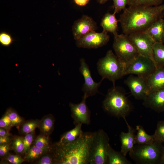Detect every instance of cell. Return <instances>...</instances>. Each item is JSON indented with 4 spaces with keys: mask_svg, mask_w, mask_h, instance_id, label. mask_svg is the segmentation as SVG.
<instances>
[{
    "mask_svg": "<svg viewBox=\"0 0 164 164\" xmlns=\"http://www.w3.org/2000/svg\"><path fill=\"white\" fill-rule=\"evenodd\" d=\"M107 32L103 31L101 32L91 31L76 40L77 46L79 48L96 49L107 44L110 39Z\"/></svg>",
    "mask_w": 164,
    "mask_h": 164,
    "instance_id": "30bf717a",
    "label": "cell"
},
{
    "mask_svg": "<svg viewBox=\"0 0 164 164\" xmlns=\"http://www.w3.org/2000/svg\"><path fill=\"white\" fill-rule=\"evenodd\" d=\"M40 120H31L23 122L19 126L20 132L23 135L34 132L35 130L38 128Z\"/></svg>",
    "mask_w": 164,
    "mask_h": 164,
    "instance_id": "484cf974",
    "label": "cell"
},
{
    "mask_svg": "<svg viewBox=\"0 0 164 164\" xmlns=\"http://www.w3.org/2000/svg\"><path fill=\"white\" fill-rule=\"evenodd\" d=\"M11 136L2 137L0 136V145L2 144H10L12 138Z\"/></svg>",
    "mask_w": 164,
    "mask_h": 164,
    "instance_id": "f35d334b",
    "label": "cell"
},
{
    "mask_svg": "<svg viewBox=\"0 0 164 164\" xmlns=\"http://www.w3.org/2000/svg\"><path fill=\"white\" fill-rule=\"evenodd\" d=\"M54 122V117L52 115L44 116L40 120L38 127L41 134L49 137L53 130Z\"/></svg>",
    "mask_w": 164,
    "mask_h": 164,
    "instance_id": "44dd1931",
    "label": "cell"
},
{
    "mask_svg": "<svg viewBox=\"0 0 164 164\" xmlns=\"http://www.w3.org/2000/svg\"><path fill=\"white\" fill-rule=\"evenodd\" d=\"M34 140V132L26 134L23 137V143L24 145V154L26 155L28 153L31 145Z\"/></svg>",
    "mask_w": 164,
    "mask_h": 164,
    "instance_id": "d6a6232c",
    "label": "cell"
},
{
    "mask_svg": "<svg viewBox=\"0 0 164 164\" xmlns=\"http://www.w3.org/2000/svg\"><path fill=\"white\" fill-rule=\"evenodd\" d=\"M128 36L139 55L148 57L154 61L153 46L155 42L145 32H140Z\"/></svg>",
    "mask_w": 164,
    "mask_h": 164,
    "instance_id": "9c48e42d",
    "label": "cell"
},
{
    "mask_svg": "<svg viewBox=\"0 0 164 164\" xmlns=\"http://www.w3.org/2000/svg\"><path fill=\"white\" fill-rule=\"evenodd\" d=\"M109 0H97L98 2L100 4H104Z\"/></svg>",
    "mask_w": 164,
    "mask_h": 164,
    "instance_id": "b9f144b4",
    "label": "cell"
},
{
    "mask_svg": "<svg viewBox=\"0 0 164 164\" xmlns=\"http://www.w3.org/2000/svg\"><path fill=\"white\" fill-rule=\"evenodd\" d=\"M135 98L144 100L148 95L146 79L130 74L124 81Z\"/></svg>",
    "mask_w": 164,
    "mask_h": 164,
    "instance_id": "7c38bea8",
    "label": "cell"
},
{
    "mask_svg": "<svg viewBox=\"0 0 164 164\" xmlns=\"http://www.w3.org/2000/svg\"><path fill=\"white\" fill-rule=\"evenodd\" d=\"M12 127L8 116L5 113L0 120V127L5 128L9 131Z\"/></svg>",
    "mask_w": 164,
    "mask_h": 164,
    "instance_id": "8d00e7d4",
    "label": "cell"
},
{
    "mask_svg": "<svg viewBox=\"0 0 164 164\" xmlns=\"http://www.w3.org/2000/svg\"><path fill=\"white\" fill-rule=\"evenodd\" d=\"M12 149L17 155H20L24 154V145L23 137L15 136L12 139L10 144Z\"/></svg>",
    "mask_w": 164,
    "mask_h": 164,
    "instance_id": "4316f807",
    "label": "cell"
},
{
    "mask_svg": "<svg viewBox=\"0 0 164 164\" xmlns=\"http://www.w3.org/2000/svg\"><path fill=\"white\" fill-rule=\"evenodd\" d=\"M104 110L118 118L126 117L132 111V105L123 91L114 86L109 89L103 102Z\"/></svg>",
    "mask_w": 164,
    "mask_h": 164,
    "instance_id": "3957f363",
    "label": "cell"
},
{
    "mask_svg": "<svg viewBox=\"0 0 164 164\" xmlns=\"http://www.w3.org/2000/svg\"><path fill=\"white\" fill-rule=\"evenodd\" d=\"M94 132H84L75 141L66 144L57 142L52 146L54 164H89L90 148Z\"/></svg>",
    "mask_w": 164,
    "mask_h": 164,
    "instance_id": "7a4b0ae2",
    "label": "cell"
},
{
    "mask_svg": "<svg viewBox=\"0 0 164 164\" xmlns=\"http://www.w3.org/2000/svg\"><path fill=\"white\" fill-rule=\"evenodd\" d=\"M125 121L128 128V132L127 133L121 132L120 138L121 144L120 152L126 156L127 154L133 149L136 142L135 130L128 124L126 120Z\"/></svg>",
    "mask_w": 164,
    "mask_h": 164,
    "instance_id": "e0dca14e",
    "label": "cell"
},
{
    "mask_svg": "<svg viewBox=\"0 0 164 164\" xmlns=\"http://www.w3.org/2000/svg\"><path fill=\"white\" fill-rule=\"evenodd\" d=\"M5 158V160L8 162L12 164H20L26 160L20 155L8 154Z\"/></svg>",
    "mask_w": 164,
    "mask_h": 164,
    "instance_id": "836d02e7",
    "label": "cell"
},
{
    "mask_svg": "<svg viewBox=\"0 0 164 164\" xmlns=\"http://www.w3.org/2000/svg\"><path fill=\"white\" fill-rule=\"evenodd\" d=\"M86 99L83 96L82 101L79 103H70L69 104L72 117L75 126L79 123L86 125L90 123V111L86 104Z\"/></svg>",
    "mask_w": 164,
    "mask_h": 164,
    "instance_id": "5bb4252c",
    "label": "cell"
},
{
    "mask_svg": "<svg viewBox=\"0 0 164 164\" xmlns=\"http://www.w3.org/2000/svg\"><path fill=\"white\" fill-rule=\"evenodd\" d=\"M164 0H128L129 6L139 5L156 6L161 5Z\"/></svg>",
    "mask_w": 164,
    "mask_h": 164,
    "instance_id": "83f0119b",
    "label": "cell"
},
{
    "mask_svg": "<svg viewBox=\"0 0 164 164\" xmlns=\"http://www.w3.org/2000/svg\"><path fill=\"white\" fill-rule=\"evenodd\" d=\"M90 0H74L76 4L78 6H83L87 4Z\"/></svg>",
    "mask_w": 164,
    "mask_h": 164,
    "instance_id": "60d3db41",
    "label": "cell"
},
{
    "mask_svg": "<svg viewBox=\"0 0 164 164\" xmlns=\"http://www.w3.org/2000/svg\"><path fill=\"white\" fill-rule=\"evenodd\" d=\"M8 115L12 127L19 126L24 122L23 118L12 108H9L5 112Z\"/></svg>",
    "mask_w": 164,
    "mask_h": 164,
    "instance_id": "f1b7e54d",
    "label": "cell"
},
{
    "mask_svg": "<svg viewBox=\"0 0 164 164\" xmlns=\"http://www.w3.org/2000/svg\"><path fill=\"white\" fill-rule=\"evenodd\" d=\"M157 67L155 63L151 59L138 55L125 66V75L135 74L146 79Z\"/></svg>",
    "mask_w": 164,
    "mask_h": 164,
    "instance_id": "ba28073f",
    "label": "cell"
},
{
    "mask_svg": "<svg viewBox=\"0 0 164 164\" xmlns=\"http://www.w3.org/2000/svg\"><path fill=\"white\" fill-rule=\"evenodd\" d=\"M109 142L108 135L103 129L94 132L90 150L89 164H107Z\"/></svg>",
    "mask_w": 164,
    "mask_h": 164,
    "instance_id": "8992f818",
    "label": "cell"
},
{
    "mask_svg": "<svg viewBox=\"0 0 164 164\" xmlns=\"http://www.w3.org/2000/svg\"><path fill=\"white\" fill-rule=\"evenodd\" d=\"M13 40L11 36L5 32H2L0 34V43L3 46H8L12 43Z\"/></svg>",
    "mask_w": 164,
    "mask_h": 164,
    "instance_id": "d590c367",
    "label": "cell"
},
{
    "mask_svg": "<svg viewBox=\"0 0 164 164\" xmlns=\"http://www.w3.org/2000/svg\"><path fill=\"white\" fill-rule=\"evenodd\" d=\"M146 81L148 95L164 88V67H157Z\"/></svg>",
    "mask_w": 164,
    "mask_h": 164,
    "instance_id": "2e32d148",
    "label": "cell"
},
{
    "mask_svg": "<svg viewBox=\"0 0 164 164\" xmlns=\"http://www.w3.org/2000/svg\"><path fill=\"white\" fill-rule=\"evenodd\" d=\"M36 146L42 149L50 148L49 137L41 134L38 135L33 141V144Z\"/></svg>",
    "mask_w": 164,
    "mask_h": 164,
    "instance_id": "f546056e",
    "label": "cell"
},
{
    "mask_svg": "<svg viewBox=\"0 0 164 164\" xmlns=\"http://www.w3.org/2000/svg\"><path fill=\"white\" fill-rule=\"evenodd\" d=\"M82 124L79 123L73 129L64 133L57 142L59 144H66L72 142L78 139L84 132L81 128Z\"/></svg>",
    "mask_w": 164,
    "mask_h": 164,
    "instance_id": "ffe728a7",
    "label": "cell"
},
{
    "mask_svg": "<svg viewBox=\"0 0 164 164\" xmlns=\"http://www.w3.org/2000/svg\"><path fill=\"white\" fill-rule=\"evenodd\" d=\"M162 143L155 140L152 144L135 145L129 156L136 164H161L164 152Z\"/></svg>",
    "mask_w": 164,
    "mask_h": 164,
    "instance_id": "277c9868",
    "label": "cell"
},
{
    "mask_svg": "<svg viewBox=\"0 0 164 164\" xmlns=\"http://www.w3.org/2000/svg\"><path fill=\"white\" fill-rule=\"evenodd\" d=\"M143 105L155 112L164 111V88L149 94L143 100Z\"/></svg>",
    "mask_w": 164,
    "mask_h": 164,
    "instance_id": "9a60e30c",
    "label": "cell"
},
{
    "mask_svg": "<svg viewBox=\"0 0 164 164\" xmlns=\"http://www.w3.org/2000/svg\"><path fill=\"white\" fill-rule=\"evenodd\" d=\"M115 14L109 12L106 13L102 18L101 26L102 28L103 31L106 32H110L114 36L117 34L118 20L116 19Z\"/></svg>",
    "mask_w": 164,
    "mask_h": 164,
    "instance_id": "d6986e66",
    "label": "cell"
},
{
    "mask_svg": "<svg viewBox=\"0 0 164 164\" xmlns=\"http://www.w3.org/2000/svg\"><path fill=\"white\" fill-rule=\"evenodd\" d=\"M97 68L102 79H108L115 86V81L125 76V65L111 50H109L104 57L99 59L97 63Z\"/></svg>",
    "mask_w": 164,
    "mask_h": 164,
    "instance_id": "5b68a950",
    "label": "cell"
},
{
    "mask_svg": "<svg viewBox=\"0 0 164 164\" xmlns=\"http://www.w3.org/2000/svg\"><path fill=\"white\" fill-rule=\"evenodd\" d=\"M137 131L135 135L136 144L138 145H149L152 144L155 140L153 135L148 134L143 127L141 125L136 126Z\"/></svg>",
    "mask_w": 164,
    "mask_h": 164,
    "instance_id": "603a6c76",
    "label": "cell"
},
{
    "mask_svg": "<svg viewBox=\"0 0 164 164\" xmlns=\"http://www.w3.org/2000/svg\"><path fill=\"white\" fill-rule=\"evenodd\" d=\"M161 164H164V152L162 158Z\"/></svg>",
    "mask_w": 164,
    "mask_h": 164,
    "instance_id": "7bdbcfd3",
    "label": "cell"
},
{
    "mask_svg": "<svg viewBox=\"0 0 164 164\" xmlns=\"http://www.w3.org/2000/svg\"><path fill=\"white\" fill-rule=\"evenodd\" d=\"M113 48L116 56L125 66L139 55L128 36L123 33L114 36Z\"/></svg>",
    "mask_w": 164,
    "mask_h": 164,
    "instance_id": "52a82bcc",
    "label": "cell"
},
{
    "mask_svg": "<svg viewBox=\"0 0 164 164\" xmlns=\"http://www.w3.org/2000/svg\"><path fill=\"white\" fill-rule=\"evenodd\" d=\"M155 42L164 43V19L160 18L153 23L145 31Z\"/></svg>",
    "mask_w": 164,
    "mask_h": 164,
    "instance_id": "ac0fdd59",
    "label": "cell"
},
{
    "mask_svg": "<svg viewBox=\"0 0 164 164\" xmlns=\"http://www.w3.org/2000/svg\"><path fill=\"white\" fill-rule=\"evenodd\" d=\"M113 8L114 9V12L115 14L119 12L121 10H124L128 5V0H113Z\"/></svg>",
    "mask_w": 164,
    "mask_h": 164,
    "instance_id": "e575fe53",
    "label": "cell"
},
{
    "mask_svg": "<svg viewBox=\"0 0 164 164\" xmlns=\"http://www.w3.org/2000/svg\"><path fill=\"white\" fill-rule=\"evenodd\" d=\"M51 147L42 149L32 144L30 148L28 153L25 156L24 159L26 161L28 162H36L43 155L50 151Z\"/></svg>",
    "mask_w": 164,
    "mask_h": 164,
    "instance_id": "cb8c5ba5",
    "label": "cell"
},
{
    "mask_svg": "<svg viewBox=\"0 0 164 164\" xmlns=\"http://www.w3.org/2000/svg\"><path fill=\"white\" fill-rule=\"evenodd\" d=\"M9 131L5 128H0V136L5 137L11 136L12 134Z\"/></svg>",
    "mask_w": 164,
    "mask_h": 164,
    "instance_id": "ab89813d",
    "label": "cell"
},
{
    "mask_svg": "<svg viewBox=\"0 0 164 164\" xmlns=\"http://www.w3.org/2000/svg\"></svg>",
    "mask_w": 164,
    "mask_h": 164,
    "instance_id": "ee69618b",
    "label": "cell"
},
{
    "mask_svg": "<svg viewBox=\"0 0 164 164\" xmlns=\"http://www.w3.org/2000/svg\"><path fill=\"white\" fill-rule=\"evenodd\" d=\"M154 61L157 66L164 67V44L161 43L155 42L153 46Z\"/></svg>",
    "mask_w": 164,
    "mask_h": 164,
    "instance_id": "d4e9b609",
    "label": "cell"
},
{
    "mask_svg": "<svg viewBox=\"0 0 164 164\" xmlns=\"http://www.w3.org/2000/svg\"><path fill=\"white\" fill-rule=\"evenodd\" d=\"M153 135L155 140L164 143V120L159 121Z\"/></svg>",
    "mask_w": 164,
    "mask_h": 164,
    "instance_id": "4dcf8cb0",
    "label": "cell"
},
{
    "mask_svg": "<svg viewBox=\"0 0 164 164\" xmlns=\"http://www.w3.org/2000/svg\"><path fill=\"white\" fill-rule=\"evenodd\" d=\"M108 164H131L126 156L121 152H118L113 149L110 145L108 152Z\"/></svg>",
    "mask_w": 164,
    "mask_h": 164,
    "instance_id": "7402d4cb",
    "label": "cell"
},
{
    "mask_svg": "<svg viewBox=\"0 0 164 164\" xmlns=\"http://www.w3.org/2000/svg\"><path fill=\"white\" fill-rule=\"evenodd\" d=\"M37 164H54L53 156L51 151L42 155L35 162Z\"/></svg>",
    "mask_w": 164,
    "mask_h": 164,
    "instance_id": "1f68e13d",
    "label": "cell"
},
{
    "mask_svg": "<svg viewBox=\"0 0 164 164\" xmlns=\"http://www.w3.org/2000/svg\"><path fill=\"white\" fill-rule=\"evenodd\" d=\"M12 150L10 144L0 145V156L4 158L8 154L9 151Z\"/></svg>",
    "mask_w": 164,
    "mask_h": 164,
    "instance_id": "74e56055",
    "label": "cell"
},
{
    "mask_svg": "<svg viewBox=\"0 0 164 164\" xmlns=\"http://www.w3.org/2000/svg\"><path fill=\"white\" fill-rule=\"evenodd\" d=\"M80 61L79 71L84 79L82 90L84 93V96L87 98L94 95L98 92L99 88L104 80L102 79L101 81L98 83L95 82L91 76L89 67L84 59L82 58Z\"/></svg>",
    "mask_w": 164,
    "mask_h": 164,
    "instance_id": "8fae6325",
    "label": "cell"
},
{
    "mask_svg": "<svg viewBox=\"0 0 164 164\" xmlns=\"http://www.w3.org/2000/svg\"><path fill=\"white\" fill-rule=\"evenodd\" d=\"M97 28L96 22L91 17L83 15L76 20L72 27V32L76 40L92 31H95Z\"/></svg>",
    "mask_w": 164,
    "mask_h": 164,
    "instance_id": "4fadbf2b",
    "label": "cell"
},
{
    "mask_svg": "<svg viewBox=\"0 0 164 164\" xmlns=\"http://www.w3.org/2000/svg\"><path fill=\"white\" fill-rule=\"evenodd\" d=\"M123 11L118 21L123 34L128 35L144 32L155 22L163 18L164 4L129 6Z\"/></svg>",
    "mask_w": 164,
    "mask_h": 164,
    "instance_id": "6da1fadb",
    "label": "cell"
}]
</instances>
